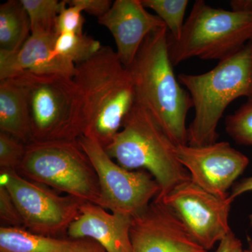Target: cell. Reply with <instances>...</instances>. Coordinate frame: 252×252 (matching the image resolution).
<instances>
[{
  "instance_id": "22",
  "label": "cell",
  "mask_w": 252,
  "mask_h": 252,
  "mask_svg": "<svg viewBox=\"0 0 252 252\" xmlns=\"http://www.w3.org/2000/svg\"><path fill=\"white\" fill-rule=\"evenodd\" d=\"M227 134L240 145L252 146V100H248L225 120Z\"/></svg>"
},
{
  "instance_id": "3",
  "label": "cell",
  "mask_w": 252,
  "mask_h": 252,
  "mask_svg": "<svg viewBox=\"0 0 252 252\" xmlns=\"http://www.w3.org/2000/svg\"><path fill=\"white\" fill-rule=\"evenodd\" d=\"M178 80L193 101L195 115L188 127V144L201 147L219 138L217 127L235 99L252 100V40L204 74H180Z\"/></svg>"
},
{
  "instance_id": "26",
  "label": "cell",
  "mask_w": 252,
  "mask_h": 252,
  "mask_svg": "<svg viewBox=\"0 0 252 252\" xmlns=\"http://www.w3.org/2000/svg\"><path fill=\"white\" fill-rule=\"evenodd\" d=\"M67 3L97 18L107 14L113 4L111 0H67Z\"/></svg>"
},
{
  "instance_id": "14",
  "label": "cell",
  "mask_w": 252,
  "mask_h": 252,
  "mask_svg": "<svg viewBox=\"0 0 252 252\" xmlns=\"http://www.w3.org/2000/svg\"><path fill=\"white\" fill-rule=\"evenodd\" d=\"M57 33L31 34L16 52L0 50V81L24 72L73 78L76 64L54 52Z\"/></svg>"
},
{
  "instance_id": "23",
  "label": "cell",
  "mask_w": 252,
  "mask_h": 252,
  "mask_svg": "<svg viewBox=\"0 0 252 252\" xmlns=\"http://www.w3.org/2000/svg\"><path fill=\"white\" fill-rule=\"evenodd\" d=\"M26 152V144L4 132H0V168L17 170Z\"/></svg>"
},
{
  "instance_id": "13",
  "label": "cell",
  "mask_w": 252,
  "mask_h": 252,
  "mask_svg": "<svg viewBox=\"0 0 252 252\" xmlns=\"http://www.w3.org/2000/svg\"><path fill=\"white\" fill-rule=\"evenodd\" d=\"M98 23L112 33L118 56L126 67L133 62L146 37L166 26L157 15L146 10L142 0H117Z\"/></svg>"
},
{
  "instance_id": "25",
  "label": "cell",
  "mask_w": 252,
  "mask_h": 252,
  "mask_svg": "<svg viewBox=\"0 0 252 252\" xmlns=\"http://www.w3.org/2000/svg\"><path fill=\"white\" fill-rule=\"evenodd\" d=\"M0 219L7 226L23 228L24 223L9 190L4 185H0Z\"/></svg>"
},
{
  "instance_id": "20",
  "label": "cell",
  "mask_w": 252,
  "mask_h": 252,
  "mask_svg": "<svg viewBox=\"0 0 252 252\" xmlns=\"http://www.w3.org/2000/svg\"><path fill=\"white\" fill-rule=\"evenodd\" d=\"M31 23V34L56 32L58 16L68 4L67 0H21Z\"/></svg>"
},
{
  "instance_id": "15",
  "label": "cell",
  "mask_w": 252,
  "mask_h": 252,
  "mask_svg": "<svg viewBox=\"0 0 252 252\" xmlns=\"http://www.w3.org/2000/svg\"><path fill=\"white\" fill-rule=\"evenodd\" d=\"M132 217L109 213L91 203L83 204L80 215L67 230L72 240L89 238L98 242L107 252H132L130 228Z\"/></svg>"
},
{
  "instance_id": "29",
  "label": "cell",
  "mask_w": 252,
  "mask_h": 252,
  "mask_svg": "<svg viewBox=\"0 0 252 252\" xmlns=\"http://www.w3.org/2000/svg\"><path fill=\"white\" fill-rule=\"evenodd\" d=\"M252 190V177L244 179L238 183L234 184L232 187L231 192L230 193L229 198L232 201H234L235 198L239 195H242L245 192ZM250 220L252 224V215L250 216Z\"/></svg>"
},
{
  "instance_id": "16",
  "label": "cell",
  "mask_w": 252,
  "mask_h": 252,
  "mask_svg": "<svg viewBox=\"0 0 252 252\" xmlns=\"http://www.w3.org/2000/svg\"><path fill=\"white\" fill-rule=\"evenodd\" d=\"M0 132L26 144L32 142L27 93L19 76L0 81Z\"/></svg>"
},
{
  "instance_id": "32",
  "label": "cell",
  "mask_w": 252,
  "mask_h": 252,
  "mask_svg": "<svg viewBox=\"0 0 252 252\" xmlns=\"http://www.w3.org/2000/svg\"></svg>"
},
{
  "instance_id": "8",
  "label": "cell",
  "mask_w": 252,
  "mask_h": 252,
  "mask_svg": "<svg viewBox=\"0 0 252 252\" xmlns=\"http://www.w3.org/2000/svg\"><path fill=\"white\" fill-rule=\"evenodd\" d=\"M0 185L9 190L25 228L35 234L59 238L80 215L86 203L72 195L62 196L43 185L32 182L16 170H1Z\"/></svg>"
},
{
  "instance_id": "19",
  "label": "cell",
  "mask_w": 252,
  "mask_h": 252,
  "mask_svg": "<svg viewBox=\"0 0 252 252\" xmlns=\"http://www.w3.org/2000/svg\"><path fill=\"white\" fill-rule=\"evenodd\" d=\"M102 46L99 41L84 34L64 33L58 35L54 52L77 65L92 58Z\"/></svg>"
},
{
  "instance_id": "4",
  "label": "cell",
  "mask_w": 252,
  "mask_h": 252,
  "mask_svg": "<svg viewBox=\"0 0 252 252\" xmlns=\"http://www.w3.org/2000/svg\"><path fill=\"white\" fill-rule=\"evenodd\" d=\"M176 146L152 114L135 100L122 128L104 149L121 166L143 168L152 174L160 187L156 199L161 200L190 180L188 170L177 158Z\"/></svg>"
},
{
  "instance_id": "21",
  "label": "cell",
  "mask_w": 252,
  "mask_h": 252,
  "mask_svg": "<svg viewBox=\"0 0 252 252\" xmlns=\"http://www.w3.org/2000/svg\"><path fill=\"white\" fill-rule=\"evenodd\" d=\"M144 7L154 10L163 21L169 31V36L179 40L184 25L188 0H142Z\"/></svg>"
},
{
  "instance_id": "18",
  "label": "cell",
  "mask_w": 252,
  "mask_h": 252,
  "mask_svg": "<svg viewBox=\"0 0 252 252\" xmlns=\"http://www.w3.org/2000/svg\"><path fill=\"white\" fill-rule=\"evenodd\" d=\"M31 35V20L21 0L0 5V50L16 52Z\"/></svg>"
},
{
  "instance_id": "2",
  "label": "cell",
  "mask_w": 252,
  "mask_h": 252,
  "mask_svg": "<svg viewBox=\"0 0 252 252\" xmlns=\"http://www.w3.org/2000/svg\"><path fill=\"white\" fill-rule=\"evenodd\" d=\"M168 32L165 26L150 33L127 68L136 102L152 114L176 145H185L188 144L187 114L193 104L174 72Z\"/></svg>"
},
{
  "instance_id": "10",
  "label": "cell",
  "mask_w": 252,
  "mask_h": 252,
  "mask_svg": "<svg viewBox=\"0 0 252 252\" xmlns=\"http://www.w3.org/2000/svg\"><path fill=\"white\" fill-rule=\"evenodd\" d=\"M158 200L175 212L192 238L207 252L231 231L228 218L233 201L229 197L220 198L209 193L191 180Z\"/></svg>"
},
{
  "instance_id": "5",
  "label": "cell",
  "mask_w": 252,
  "mask_h": 252,
  "mask_svg": "<svg viewBox=\"0 0 252 252\" xmlns=\"http://www.w3.org/2000/svg\"><path fill=\"white\" fill-rule=\"evenodd\" d=\"M252 40V10L227 11L212 7L203 0L194 3L179 40L169 36L173 66L192 59L221 60Z\"/></svg>"
},
{
  "instance_id": "6",
  "label": "cell",
  "mask_w": 252,
  "mask_h": 252,
  "mask_svg": "<svg viewBox=\"0 0 252 252\" xmlns=\"http://www.w3.org/2000/svg\"><path fill=\"white\" fill-rule=\"evenodd\" d=\"M16 171L32 182L102 207L98 177L77 140L32 141L26 144Z\"/></svg>"
},
{
  "instance_id": "7",
  "label": "cell",
  "mask_w": 252,
  "mask_h": 252,
  "mask_svg": "<svg viewBox=\"0 0 252 252\" xmlns=\"http://www.w3.org/2000/svg\"><path fill=\"white\" fill-rule=\"evenodd\" d=\"M77 141L98 177L102 207L105 210L132 218L160 194V186L148 171H130L115 163L103 146L93 137L82 135Z\"/></svg>"
},
{
  "instance_id": "31",
  "label": "cell",
  "mask_w": 252,
  "mask_h": 252,
  "mask_svg": "<svg viewBox=\"0 0 252 252\" xmlns=\"http://www.w3.org/2000/svg\"><path fill=\"white\" fill-rule=\"evenodd\" d=\"M248 248L243 250V252H252V240L250 237H248Z\"/></svg>"
},
{
  "instance_id": "30",
  "label": "cell",
  "mask_w": 252,
  "mask_h": 252,
  "mask_svg": "<svg viewBox=\"0 0 252 252\" xmlns=\"http://www.w3.org/2000/svg\"><path fill=\"white\" fill-rule=\"evenodd\" d=\"M233 11H250L252 10V0H233L230 3Z\"/></svg>"
},
{
  "instance_id": "24",
  "label": "cell",
  "mask_w": 252,
  "mask_h": 252,
  "mask_svg": "<svg viewBox=\"0 0 252 252\" xmlns=\"http://www.w3.org/2000/svg\"><path fill=\"white\" fill-rule=\"evenodd\" d=\"M84 22L82 11L79 7L66 6L61 10L56 19V33L58 35L64 33L82 34Z\"/></svg>"
},
{
  "instance_id": "17",
  "label": "cell",
  "mask_w": 252,
  "mask_h": 252,
  "mask_svg": "<svg viewBox=\"0 0 252 252\" xmlns=\"http://www.w3.org/2000/svg\"><path fill=\"white\" fill-rule=\"evenodd\" d=\"M73 240L44 236L23 228L1 226L0 252H70Z\"/></svg>"
},
{
  "instance_id": "1",
  "label": "cell",
  "mask_w": 252,
  "mask_h": 252,
  "mask_svg": "<svg viewBox=\"0 0 252 252\" xmlns=\"http://www.w3.org/2000/svg\"><path fill=\"white\" fill-rule=\"evenodd\" d=\"M72 79L75 97L69 140L93 137L104 148L121 130L135 102L130 73L117 51L104 46L76 65Z\"/></svg>"
},
{
  "instance_id": "27",
  "label": "cell",
  "mask_w": 252,
  "mask_h": 252,
  "mask_svg": "<svg viewBox=\"0 0 252 252\" xmlns=\"http://www.w3.org/2000/svg\"><path fill=\"white\" fill-rule=\"evenodd\" d=\"M70 252H107L105 249L94 239L84 238L73 240Z\"/></svg>"
},
{
  "instance_id": "28",
  "label": "cell",
  "mask_w": 252,
  "mask_h": 252,
  "mask_svg": "<svg viewBox=\"0 0 252 252\" xmlns=\"http://www.w3.org/2000/svg\"><path fill=\"white\" fill-rule=\"evenodd\" d=\"M243 245L233 231H230L219 245L215 252H243Z\"/></svg>"
},
{
  "instance_id": "9",
  "label": "cell",
  "mask_w": 252,
  "mask_h": 252,
  "mask_svg": "<svg viewBox=\"0 0 252 252\" xmlns=\"http://www.w3.org/2000/svg\"><path fill=\"white\" fill-rule=\"evenodd\" d=\"M27 93L32 141L69 140L75 88L72 78L18 74Z\"/></svg>"
},
{
  "instance_id": "11",
  "label": "cell",
  "mask_w": 252,
  "mask_h": 252,
  "mask_svg": "<svg viewBox=\"0 0 252 252\" xmlns=\"http://www.w3.org/2000/svg\"><path fill=\"white\" fill-rule=\"evenodd\" d=\"M175 152L193 183L223 199L229 197L228 189L233 187L250 162L245 154L227 142H216L201 147L177 145Z\"/></svg>"
},
{
  "instance_id": "12",
  "label": "cell",
  "mask_w": 252,
  "mask_h": 252,
  "mask_svg": "<svg viewBox=\"0 0 252 252\" xmlns=\"http://www.w3.org/2000/svg\"><path fill=\"white\" fill-rule=\"evenodd\" d=\"M132 252H207L192 238L175 212L154 199L144 211L132 217Z\"/></svg>"
}]
</instances>
